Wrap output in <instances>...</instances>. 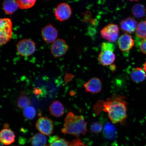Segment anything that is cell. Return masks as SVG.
I'll return each instance as SVG.
<instances>
[{
	"label": "cell",
	"instance_id": "cell-21",
	"mask_svg": "<svg viewBox=\"0 0 146 146\" xmlns=\"http://www.w3.org/2000/svg\"><path fill=\"white\" fill-rule=\"evenodd\" d=\"M132 12L133 15L135 17L142 18L145 15L146 8L145 6L141 3H136L133 6Z\"/></svg>",
	"mask_w": 146,
	"mask_h": 146
},
{
	"label": "cell",
	"instance_id": "cell-20",
	"mask_svg": "<svg viewBox=\"0 0 146 146\" xmlns=\"http://www.w3.org/2000/svg\"><path fill=\"white\" fill-rule=\"evenodd\" d=\"M46 146H72L70 142L57 135L50 137Z\"/></svg>",
	"mask_w": 146,
	"mask_h": 146
},
{
	"label": "cell",
	"instance_id": "cell-15",
	"mask_svg": "<svg viewBox=\"0 0 146 146\" xmlns=\"http://www.w3.org/2000/svg\"><path fill=\"white\" fill-rule=\"evenodd\" d=\"M131 79L135 83H138L145 81L146 78V73L144 69L140 67H136L131 71Z\"/></svg>",
	"mask_w": 146,
	"mask_h": 146
},
{
	"label": "cell",
	"instance_id": "cell-9",
	"mask_svg": "<svg viewBox=\"0 0 146 146\" xmlns=\"http://www.w3.org/2000/svg\"><path fill=\"white\" fill-rule=\"evenodd\" d=\"M118 45L119 48L122 52H128L134 46V40L129 34L125 33L118 38Z\"/></svg>",
	"mask_w": 146,
	"mask_h": 146
},
{
	"label": "cell",
	"instance_id": "cell-6",
	"mask_svg": "<svg viewBox=\"0 0 146 146\" xmlns=\"http://www.w3.org/2000/svg\"><path fill=\"white\" fill-rule=\"evenodd\" d=\"M36 127L41 134L49 136L53 132L54 126L53 122L50 119L43 117L38 119L36 122Z\"/></svg>",
	"mask_w": 146,
	"mask_h": 146
},
{
	"label": "cell",
	"instance_id": "cell-34",
	"mask_svg": "<svg viewBox=\"0 0 146 146\" xmlns=\"http://www.w3.org/2000/svg\"><path fill=\"white\" fill-rule=\"evenodd\" d=\"M1 146H3V145H1Z\"/></svg>",
	"mask_w": 146,
	"mask_h": 146
},
{
	"label": "cell",
	"instance_id": "cell-8",
	"mask_svg": "<svg viewBox=\"0 0 146 146\" xmlns=\"http://www.w3.org/2000/svg\"><path fill=\"white\" fill-rule=\"evenodd\" d=\"M54 14L56 19L60 21H63L70 17L72 14V9L67 3H61L55 9Z\"/></svg>",
	"mask_w": 146,
	"mask_h": 146
},
{
	"label": "cell",
	"instance_id": "cell-11",
	"mask_svg": "<svg viewBox=\"0 0 146 146\" xmlns=\"http://www.w3.org/2000/svg\"><path fill=\"white\" fill-rule=\"evenodd\" d=\"M87 92L98 94L102 90V84L99 78L94 77L89 80L84 85Z\"/></svg>",
	"mask_w": 146,
	"mask_h": 146
},
{
	"label": "cell",
	"instance_id": "cell-33",
	"mask_svg": "<svg viewBox=\"0 0 146 146\" xmlns=\"http://www.w3.org/2000/svg\"><path fill=\"white\" fill-rule=\"evenodd\" d=\"M46 1H49V0H46Z\"/></svg>",
	"mask_w": 146,
	"mask_h": 146
},
{
	"label": "cell",
	"instance_id": "cell-29",
	"mask_svg": "<svg viewBox=\"0 0 146 146\" xmlns=\"http://www.w3.org/2000/svg\"><path fill=\"white\" fill-rule=\"evenodd\" d=\"M139 47L141 52L146 54V38L142 40L140 44Z\"/></svg>",
	"mask_w": 146,
	"mask_h": 146
},
{
	"label": "cell",
	"instance_id": "cell-19",
	"mask_svg": "<svg viewBox=\"0 0 146 146\" xmlns=\"http://www.w3.org/2000/svg\"><path fill=\"white\" fill-rule=\"evenodd\" d=\"M32 146H46L47 139L45 135L41 133H36L31 139Z\"/></svg>",
	"mask_w": 146,
	"mask_h": 146
},
{
	"label": "cell",
	"instance_id": "cell-3",
	"mask_svg": "<svg viewBox=\"0 0 146 146\" xmlns=\"http://www.w3.org/2000/svg\"><path fill=\"white\" fill-rule=\"evenodd\" d=\"M12 23L8 18H1L0 28V44H5L10 40L12 34Z\"/></svg>",
	"mask_w": 146,
	"mask_h": 146
},
{
	"label": "cell",
	"instance_id": "cell-7",
	"mask_svg": "<svg viewBox=\"0 0 146 146\" xmlns=\"http://www.w3.org/2000/svg\"><path fill=\"white\" fill-rule=\"evenodd\" d=\"M68 48V45L63 39H58L52 43L51 52L55 58H59L64 55Z\"/></svg>",
	"mask_w": 146,
	"mask_h": 146
},
{
	"label": "cell",
	"instance_id": "cell-30",
	"mask_svg": "<svg viewBox=\"0 0 146 146\" xmlns=\"http://www.w3.org/2000/svg\"><path fill=\"white\" fill-rule=\"evenodd\" d=\"M143 69L145 71V72L146 73V61L145 62V63H144L143 64Z\"/></svg>",
	"mask_w": 146,
	"mask_h": 146
},
{
	"label": "cell",
	"instance_id": "cell-5",
	"mask_svg": "<svg viewBox=\"0 0 146 146\" xmlns=\"http://www.w3.org/2000/svg\"><path fill=\"white\" fill-rule=\"evenodd\" d=\"M119 29L117 25L110 24L100 31V35L104 39L110 42H113L118 39Z\"/></svg>",
	"mask_w": 146,
	"mask_h": 146
},
{
	"label": "cell",
	"instance_id": "cell-14",
	"mask_svg": "<svg viewBox=\"0 0 146 146\" xmlns=\"http://www.w3.org/2000/svg\"><path fill=\"white\" fill-rule=\"evenodd\" d=\"M137 25L136 20L131 17L122 20L120 23L121 30L128 34L132 33L136 31Z\"/></svg>",
	"mask_w": 146,
	"mask_h": 146
},
{
	"label": "cell",
	"instance_id": "cell-31",
	"mask_svg": "<svg viewBox=\"0 0 146 146\" xmlns=\"http://www.w3.org/2000/svg\"><path fill=\"white\" fill-rule=\"evenodd\" d=\"M111 69L112 70H115V69L116 68V66L115 65H113V66H111Z\"/></svg>",
	"mask_w": 146,
	"mask_h": 146
},
{
	"label": "cell",
	"instance_id": "cell-35",
	"mask_svg": "<svg viewBox=\"0 0 146 146\" xmlns=\"http://www.w3.org/2000/svg\"></svg>",
	"mask_w": 146,
	"mask_h": 146
},
{
	"label": "cell",
	"instance_id": "cell-17",
	"mask_svg": "<svg viewBox=\"0 0 146 146\" xmlns=\"http://www.w3.org/2000/svg\"><path fill=\"white\" fill-rule=\"evenodd\" d=\"M3 7L5 13L11 15L17 10L19 5L16 0H4Z\"/></svg>",
	"mask_w": 146,
	"mask_h": 146
},
{
	"label": "cell",
	"instance_id": "cell-16",
	"mask_svg": "<svg viewBox=\"0 0 146 146\" xmlns=\"http://www.w3.org/2000/svg\"><path fill=\"white\" fill-rule=\"evenodd\" d=\"M49 110L52 116L59 117L64 113L65 109L64 106L61 102L58 100H55L50 105Z\"/></svg>",
	"mask_w": 146,
	"mask_h": 146
},
{
	"label": "cell",
	"instance_id": "cell-23",
	"mask_svg": "<svg viewBox=\"0 0 146 146\" xmlns=\"http://www.w3.org/2000/svg\"><path fill=\"white\" fill-rule=\"evenodd\" d=\"M136 34L139 38L143 39L146 38V21H141L138 24Z\"/></svg>",
	"mask_w": 146,
	"mask_h": 146
},
{
	"label": "cell",
	"instance_id": "cell-4",
	"mask_svg": "<svg viewBox=\"0 0 146 146\" xmlns=\"http://www.w3.org/2000/svg\"><path fill=\"white\" fill-rule=\"evenodd\" d=\"M18 54L23 57H27L33 54L36 50V45L33 41L25 39L19 42L17 45Z\"/></svg>",
	"mask_w": 146,
	"mask_h": 146
},
{
	"label": "cell",
	"instance_id": "cell-12",
	"mask_svg": "<svg viewBox=\"0 0 146 146\" xmlns=\"http://www.w3.org/2000/svg\"><path fill=\"white\" fill-rule=\"evenodd\" d=\"M5 125L4 128L1 129L0 133V139L2 143L5 145H9L15 141V136L12 130Z\"/></svg>",
	"mask_w": 146,
	"mask_h": 146
},
{
	"label": "cell",
	"instance_id": "cell-13",
	"mask_svg": "<svg viewBox=\"0 0 146 146\" xmlns=\"http://www.w3.org/2000/svg\"><path fill=\"white\" fill-rule=\"evenodd\" d=\"M114 52L110 50L102 51L98 56V60L102 64L105 66L112 64L115 60Z\"/></svg>",
	"mask_w": 146,
	"mask_h": 146
},
{
	"label": "cell",
	"instance_id": "cell-24",
	"mask_svg": "<svg viewBox=\"0 0 146 146\" xmlns=\"http://www.w3.org/2000/svg\"><path fill=\"white\" fill-rule=\"evenodd\" d=\"M23 113L25 118L31 120L34 119L35 117L36 111L33 107L29 106L23 109Z\"/></svg>",
	"mask_w": 146,
	"mask_h": 146
},
{
	"label": "cell",
	"instance_id": "cell-27",
	"mask_svg": "<svg viewBox=\"0 0 146 146\" xmlns=\"http://www.w3.org/2000/svg\"><path fill=\"white\" fill-rule=\"evenodd\" d=\"M102 51L110 50L114 52L115 50L114 45L110 42H104L101 45Z\"/></svg>",
	"mask_w": 146,
	"mask_h": 146
},
{
	"label": "cell",
	"instance_id": "cell-1",
	"mask_svg": "<svg viewBox=\"0 0 146 146\" xmlns=\"http://www.w3.org/2000/svg\"><path fill=\"white\" fill-rule=\"evenodd\" d=\"M125 97L114 95L104 100H98L94 106L96 115L102 112L107 113L109 118L113 123H121L127 117V102Z\"/></svg>",
	"mask_w": 146,
	"mask_h": 146
},
{
	"label": "cell",
	"instance_id": "cell-36",
	"mask_svg": "<svg viewBox=\"0 0 146 146\" xmlns=\"http://www.w3.org/2000/svg\"></svg>",
	"mask_w": 146,
	"mask_h": 146
},
{
	"label": "cell",
	"instance_id": "cell-32",
	"mask_svg": "<svg viewBox=\"0 0 146 146\" xmlns=\"http://www.w3.org/2000/svg\"><path fill=\"white\" fill-rule=\"evenodd\" d=\"M128 1H140V0H128Z\"/></svg>",
	"mask_w": 146,
	"mask_h": 146
},
{
	"label": "cell",
	"instance_id": "cell-26",
	"mask_svg": "<svg viewBox=\"0 0 146 146\" xmlns=\"http://www.w3.org/2000/svg\"><path fill=\"white\" fill-rule=\"evenodd\" d=\"M103 126L98 122H94L91 124V130L92 132L98 134L101 132L103 129Z\"/></svg>",
	"mask_w": 146,
	"mask_h": 146
},
{
	"label": "cell",
	"instance_id": "cell-18",
	"mask_svg": "<svg viewBox=\"0 0 146 146\" xmlns=\"http://www.w3.org/2000/svg\"><path fill=\"white\" fill-rule=\"evenodd\" d=\"M103 134L105 137L109 140H114L116 137V129L114 126L110 123L105 124L103 129Z\"/></svg>",
	"mask_w": 146,
	"mask_h": 146
},
{
	"label": "cell",
	"instance_id": "cell-25",
	"mask_svg": "<svg viewBox=\"0 0 146 146\" xmlns=\"http://www.w3.org/2000/svg\"><path fill=\"white\" fill-rule=\"evenodd\" d=\"M19 7L22 9L31 8L35 4L36 0H16Z\"/></svg>",
	"mask_w": 146,
	"mask_h": 146
},
{
	"label": "cell",
	"instance_id": "cell-2",
	"mask_svg": "<svg viewBox=\"0 0 146 146\" xmlns=\"http://www.w3.org/2000/svg\"><path fill=\"white\" fill-rule=\"evenodd\" d=\"M61 131L64 134L78 137L87 132V123L83 116H76L72 112H69L66 117Z\"/></svg>",
	"mask_w": 146,
	"mask_h": 146
},
{
	"label": "cell",
	"instance_id": "cell-10",
	"mask_svg": "<svg viewBox=\"0 0 146 146\" xmlns=\"http://www.w3.org/2000/svg\"><path fill=\"white\" fill-rule=\"evenodd\" d=\"M41 34L42 37L45 42L50 44L52 43L57 39L58 32L54 27L50 24L42 29Z\"/></svg>",
	"mask_w": 146,
	"mask_h": 146
},
{
	"label": "cell",
	"instance_id": "cell-22",
	"mask_svg": "<svg viewBox=\"0 0 146 146\" xmlns=\"http://www.w3.org/2000/svg\"><path fill=\"white\" fill-rule=\"evenodd\" d=\"M30 98L26 95L22 94L17 98L16 104L17 107L21 109H24L31 104Z\"/></svg>",
	"mask_w": 146,
	"mask_h": 146
},
{
	"label": "cell",
	"instance_id": "cell-28",
	"mask_svg": "<svg viewBox=\"0 0 146 146\" xmlns=\"http://www.w3.org/2000/svg\"><path fill=\"white\" fill-rule=\"evenodd\" d=\"M72 146H87L85 145L80 139H76L73 140L70 142Z\"/></svg>",
	"mask_w": 146,
	"mask_h": 146
}]
</instances>
